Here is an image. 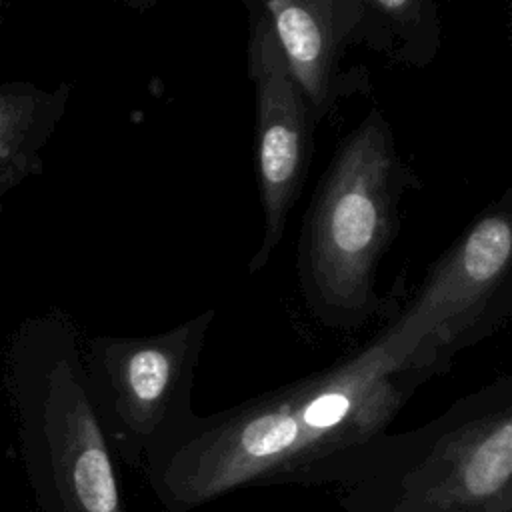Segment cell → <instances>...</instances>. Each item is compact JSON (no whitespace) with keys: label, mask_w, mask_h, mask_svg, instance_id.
Segmentation results:
<instances>
[{"label":"cell","mask_w":512,"mask_h":512,"mask_svg":"<svg viewBox=\"0 0 512 512\" xmlns=\"http://www.w3.org/2000/svg\"><path fill=\"white\" fill-rule=\"evenodd\" d=\"M424 376L372 340L296 382L196 418L144 464L166 512L276 484H344L390 434Z\"/></svg>","instance_id":"cell-1"},{"label":"cell","mask_w":512,"mask_h":512,"mask_svg":"<svg viewBox=\"0 0 512 512\" xmlns=\"http://www.w3.org/2000/svg\"><path fill=\"white\" fill-rule=\"evenodd\" d=\"M416 186L386 118L370 110L332 156L302 224L298 278L318 322L352 330L392 316L374 288L376 268L398 234L402 196Z\"/></svg>","instance_id":"cell-2"},{"label":"cell","mask_w":512,"mask_h":512,"mask_svg":"<svg viewBox=\"0 0 512 512\" xmlns=\"http://www.w3.org/2000/svg\"><path fill=\"white\" fill-rule=\"evenodd\" d=\"M6 368L36 512H128L72 320L62 312L24 320L12 336Z\"/></svg>","instance_id":"cell-3"},{"label":"cell","mask_w":512,"mask_h":512,"mask_svg":"<svg viewBox=\"0 0 512 512\" xmlns=\"http://www.w3.org/2000/svg\"><path fill=\"white\" fill-rule=\"evenodd\" d=\"M346 512H512V380L490 382L424 426L388 434L340 484Z\"/></svg>","instance_id":"cell-4"},{"label":"cell","mask_w":512,"mask_h":512,"mask_svg":"<svg viewBox=\"0 0 512 512\" xmlns=\"http://www.w3.org/2000/svg\"><path fill=\"white\" fill-rule=\"evenodd\" d=\"M512 192L490 204L434 262L372 342L426 380L496 332L512 310Z\"/></svg>","instance_id":"cell-5"},{"label":"cell","mask_w":512,"mask_h":512,"mask_svg":"<svg viewBox=\"0 0 512 512\" xmlns=\"http://www.w3.org/2000/svg\"><path fill=\"white\" fill-rule=\"evenodd\" d=\"M214 310L150 336H96L82 346L86 384L118 460L134 470L194 418L192 388Z\"/></svg>","instance_id":"cell-6"},{"label":"cell","mask_w":512,"mask_h":512,"mask_svg":"<svg viewBox=\"0 0 512 512\" xmlns=\"http://www.w3.org/2000/svg\"><path fill=\"white\" fill-rule=\"evenodd\" d=\"M248 6V74L256 92L254 164L264 210V234L248 270H262L284 236L312 158V106L296 82L260 0Z\"/></svg>","instance_id":"cell-7"},{"label":"cell","mask_w":512,"mask_h":512,"mask_svg":"<svg viewBox=\"0 0 512 512\" xmlns=\"http://www.w3.org/2000/svg\"><path fill=\"white\" fill-rule=\"evenodd\" d=\"M276 42L320 122L340 100L366 92L364 74L342 66L358 44L362 0H260Z\"/></svg>","instance_id":"cell-8"},{"label":"cell","mask_w":512,"mask_h":512,"mask_svg":"<svg viewBox=\"0 0 512 512\" xmlns=\"http://www.w3.org/2000/svg\"><path fill=\"white\" fill-rule=\"evenodd\" d=\"M70 90V84L0 82V212L16 186L42 172L44 146L64 116Z\"/></svg>","instance_id":"cell-9"},{"label":"cell","mask_w":512,"mask_h":512,"mask_svg":"<svg viewBox=\"0 0 512 512\" xmlns=\"http://www.w3.org/2000/svg\"><path fill=\"white\" fill-rule=\"evenodd\" d=\"M358 42L410 66H426L440 46L436 0H362Z\"/></svg>","instance_id":"cell-10"},{"label":"cell","mask_w":512,"mask_h":512,"mask_svg":"<svg viewBox=\"0 0 512 512\" xmlns=\"http://www.w3.org/2000/svg\"><path fill=\"white\" fill-rule=\"evenodd\" d=\"M120 2H124L126 6H130V8H134V10H148V8H152L158 0H120Z\"/></svg>","instance_id":"cell-11"}]
</instances>
